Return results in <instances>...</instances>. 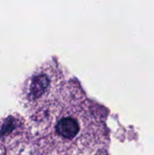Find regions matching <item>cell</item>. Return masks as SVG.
<instances>
[{
  "label": "cell",
  "mask_w": 154,
  "mask_h": 155,
  "mask_svg": "<svg viewBox=\"0 0 154 155\" xmlns=\"http://www.w3.org/2000/svg\"><path fill=\"white\" fill-rule=\"evenodd\" d=\"M13 126H14V124H13V121L11 119H8L6 121V123L3 125L2 127V130H1V134H8L9 132H11L13 130Z\"/></svg>",
  "instance_id": "7a4b0ae2"
},
{
  "label": "cell",
  "mask_w": 154,
  "mask_h": 155,
  "mask_svg": "<svg viewBox=\"0 0 154 155\" xmlns=\"http://www.w3.org/2000/svg\"><path fill=\"white\" fill-rule=\"evenodd\" d=\"M50 100L55 155L102 153L105 124L80 85L70 78Z\"/></svg>",
  "instance_id": "6da1fadb"
}]
</instances>
